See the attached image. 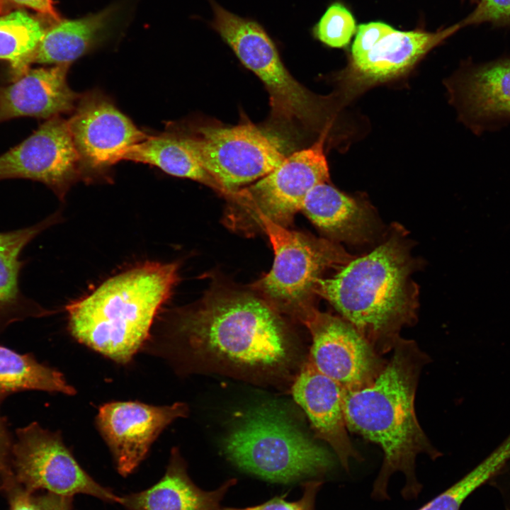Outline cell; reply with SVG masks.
Masks as SVG:
<instances>
[{
    "instance_id": "cell-1",
    "label": "cell",
    "mask_w": 510,
    "mask_h": 510,
    "mask_svg": "<svg viewBox=\"0 0 510 510\" xmlns=\"http://www.w3.org/2000/svg\"><path fill=\"white\" fill-rule=\"evenodd\" d=\"M174 333L198 370L258 383L297 375L301 348L280 314L259 295L217 290L182 312Z\"/></svg>"
},
{
    "instance_id": "cell-2",
    "label": "cell",
    "mask_w": 510,
    "mask_h": 510,
    "mask_svg": "<svg viewBox=\"0 0 510 510\" xmlns=\"http://www.w3.org/2000/svg\"><path fill=\"white\" fill-rule=\"evenodd\" d=\"M383 370L369 385L345 391L344 409L348 430L375 443L384 457L373 497L385 499L391 475L406 477L405 498L416 497L421 485L415 474L419 454L436 459L441 453L431 444L416 418L415 395L429 356L413 340L400 338Z\"/></svg>"
},
{
    "instance_id": "cell-3",
    "label": "cell",
    "mask_w": 510,
    "mask_h": 510,
    "mask_svg": "<svg viewBox=\"0 0 510 510\" xmlns=\"http://www.w3.org/2000/svg\"><path fill=\"white\" fill-rule=\"evenodd\" d=\"M413 261L402 238L392 235L373 251L353 259L330 278H321L316 295L326 299L384 356L416 318Z\"/></svg>"
},
{
    "instance_id": "cell-4",
    "label": "cell",
    "mask_w": 510,
    "mask_h": 510,
    "mask_svg": "<svg viewBox=\"0 0 510 510\" xmlns=\"http://www.w3.org/2000/svg\"><path fill=\"white\" fill-rule=\"evenodd\" d=\"M178 279L176 263L146 262L114 276L67 305L69 332L79 342L127 363L147 339Z\"/></svg>"
},
{
    "instance_id": "cell-5",
    "label": "cell",
    "mask_w": 510,
    "mask_h": 510,
    "mask_svg": "<svg viewBox=\"0 0 510 510\" xmlns=\"http://www.w3.org/2000/svg\"><path fill=\"white\" fill-rule=\"evenodd\" d=\"M222 447L237 468L273 483L317 480L334 464L326 448L272 404L246 411L227 433Z\"/></svg>"
},
{
    "instance_id": "cell-6",
    "label": "cell",
    "mask_w": 510,
    "mask_h": 510,
    "mask_svg": "<svg viewBox=\"0 0 510 510\" xmlns=\"http://www.w3.org/2000/svg\"><path fill=\"white\" fill-rule=\"evenodd\" d=\"M261 230L271 243L274 261L271 271L251 287L278 313L305 326L317 310L313 298L323 272L341 268L353 257L331 241L268 220L262 222Z\"/></svg>"
},
{
    "instance_id": "cell-7",
    "label": "cell",
    "mask_w": 510,
    "mask_h": 510,
    "mask_svg": "<svg viewBox=\"0 0 510 510\" xmlns=\"http://www.w3.org/2000/svg\"><path fill=\"white\" fill-rule=\"evenodd\" d=\"M326 132L309 148L286 157L271 172L229 200L225 222L235 231L250 234L268 220L287 227L317 185L329 179L324 152Z\"/></svg>"
},
{
    "instance_id": "cell-8",
    "label": "cell",
    "mask_w": 510,
    "mask_h": 510,
    "mask_svg": "<svg viewBox=\"0 0 510 510\" xmlns=\"http://www.w3.org/2000/svg\"><path fill=\"white\" fill-rule=\"evenodd\" d=\"M210 26L239 61L264 83L273 117L286 123L313 125L319 122L321 103L298 82L284 66L268 33L257 21L238 16L213 0Z\"/></svg>"
},
{
    "instance_id": "cell-9",
    "label": "cell",
    "mask_w": 510,
    "mask_h": 510,
    "mask_svg": "<svg viewBox=\"0 0 510 510\" xmlns=\"http://www.w3.org/2000/svg\"><path fill=\"white\" fill-rule=\"evenodd\" d=\"M203 169L232 198L238 188L262 178L286 157L279 143L251 123L202 126L177 132Z\"/></svg>"
},
{
    "instance_id": "cell-10",
    "label": "cell",
    "mask_w": 510,
    "mask_h": 510,
    "mask_svg": "<svg viewBox=\"0 0 510 510\" xmlns=\"http://www.w3.org/2000/svg\"><path fill=\"white\" fill-rule=\"evenodd\" d=\"M11 468L15 481L28 492L44 489L70 497L88 494L108 502L120 497L96 482L78 463L58 432L33 422L16 431Z\"/></svg>"
},
{
    "instance_id": "cell-11",
    "label": "cell",
    "mask_w": 510,
    "mask_h": 510,
    "mask_svg": "<svg viewBox=\"0 0 510 510\" xmlns=\"http://www.w3.org/2000/svg\"><path fill=\"white\" fill-rule=\"evenodd\" d=\"M305 327L312 341L307 360L345 391L370 385L387 361L342 317L317 309Z\"/></svg>"
},
{
    "instance_id": "cell-12",
    "label": "cell",
    "mask_w": 510,
    "mask_h": 510,
    "mask_svg": "<svg viewBox=\"0 0 510 510\" xmlns=\"http://www.w3.org/2000/svg\"><path fill=\"white\" fill-rule=\"evenodd\" d=\"M67 121L84 178L102 175L149 137L99 91L81 95Z\"/></svg>"
},
{
    "instance_id": "cell-13",
    "label": "cell",
    "mask_w": 510,
    "mask_h": 510,
    "mask_svg": "<svg viewBox=\"0 0 510 510\" xmlns=\"http://www.w3.org/2000/svg\"><path fill=\"white\" fill-rule=\"evenodd\" d=\"M82 176L79 157L67 120H46L23 141L0 155V180L41 182L62 200Z\"/></svg>"
},
{
    "instance_id": "cell-14",
    "label": "cell",
    "mask_w": 510,
    "mask_h": 510,
    "mask_svg": "<svg viewBox=\"0 0 510 510\" xmlns=\"http://www.w3.org/2000/svg\"><path fill=\"white\" fill-rule=\"evenodd\" d=\"M185 403L153 406L138 402H113L100 407L97 427L108 446L117 470L132 473L159 434L174 420L187 416Z\"/></svg>"
},
{
    "instance_id": "cell-15",
    "label": "cell",
    "mask_w": 510,
    "mask_h": 510,
    "mask_svg": "<svg viewBox=\"0 0 510 510\" xmlns=\"http://www.w3.org/2000/svg\"><path fill=\"white\" fill-rule=\"evenodd\" d=\"M452 86L460 118L475 134L510 123V57L469 66Z\"/></svg>"
},
{
    "instance_id": "cell-16",
    "label": "cell",
    "mask_w": 510,
    "mask_h": 510,
    "mask_svg": "<svg viewBox=\"0 0 510 510\" xmlns=\"http://www.w3.org/2000/svg\"><path fill=\"white\" fill-rule=\"evenodd\" d=\"M291 392L306 413L317 437L329 445L342 466L348 470L350 460H359L361 457L348 434L344 390L307 360L295 378Z\"/></svg>"
},
{
    "instance_id": "cell-17",
    "label": "cell",
    "mask_w": 510,
    "mask_h": 510,
    "mask_svg": "<svg viewBox=\"0 0 510 510\" xmlns=\"http://www.w3.org/2000/svg\"><path fill=\"white\" fill-rule=\"evenodd\" d=\"M69 67L28 68L10 84H0V123L26 116L48 120L74 110L81 95L67 84Z\"/></svg>"
},
{
    "instance_id": "cell-18",
    "label": "cell",
    "mask_w": 510,
    "mask_h": 510,
    "mask_svg": "<svg viewBox=\"0 0 510 510\" xmlns=\"http://www.w3.org/2000/svg\"><path fill=\"white\" fill-rule=\"evenodd\" d=\"M459 29L458 24L436 32L395 28L366 55L351 59L349 77L357 85L366 86L402 75Z\"/></svg>"
},
{
    "instance_id": "cell-19",
    "label": "cell",
    "mask_w": 510,
    "mask_h": 510,
    "mask_svg": "<svg viewBox=\"0 0 510 510\" xmlns=\"http://www.w3.org/2000/svg\"><path fill=\"white\" fill-rule=\"evenodd\" d=\"M237 482L231 478L216 489H202L190 478L185 460L174 448L164 476L156 484L120 497L118 503L127 510H222V500Z\"/></svg>"
},
{
    "instance_id": "cell-20",
    "label": "cell",
    "mask_w": 510,
    "mask_h": 510,
    "mask_svg": "<svg viewBox=\"0 0 510 510\" xmlns=\"http://www.w3.org/2000/svg\"><path fill=\"white\" fill-rule=\"evenodd\" d=\"M119 5L76 19H63L45 29L29 60L33 63L71 64L108 38L119 15Z\"/></svg>"
},
{
    "instance_id": "cell-21",
    "label": "cell",
    "mask_w": 510,
    "mask_h": 510,
    "mask_svg": "<svg viewBox=\"0 0 510 510\" xmlns=\"http://www.w3.org/2000/svg\"><path fill=\"white\" fill-rule=\"evenodd\" d=\"M301 210L319 229L338 240L362 243L375 230V220L368 206L327 183L311 190Z\"/></svg>"
},
{
    "instance_id": "cell-22",
    "label": "cell",
    "mask_w": 510,
    "mask_h": 510,
    "mask_svg": "<svg viewBox=\"0 0 510 510\" xmlns=\"http://www.w3.org/2000/svg\"><path fill=\"white\" fill-rule=\"evenodd\" d=\"M123 159L155 166L169 175L200 182L227 199L230 196L203 169L177 132L149 136L130 147L123 154Z\"/></svg>"
},
{
    "instance_id": "cell-23",
    "label": "cell",
    "mask_w": 510,
    "mask_h": 510,
    "mask_svg": "<svg viewBox=\"0 0 510 510\" xmlns=\"http://www.w3.org/2000/svg\"><path fill=\"white\" fill-rule=\"evenodd\" d=\"M25 390L71 395L76 392L60 372L40 363L30 354H19L0 346V402L8 395Z\"/></svg>"
},
{
    "instance_id": "cell-24",
    "label": "cell",
    "mask_w": 510,
    "mask_h": 510,
    "mask_svg": "<svg viewBox=\"0 0 510 510\" xmlns=\"http://www.w3.org/2000/svg\"><path fill=\"white\" fill-rule=\"evenodd\" d=\"M45 29L40 21L21 10L0 16V60L10 64L13 79L30 68V57Z\"/></svg>"
},
{
    "instance_id": "cell-25",
    "label": "cell",
    "mask_w": 510,
    "mask_h": 510,
    "mask_svg": "<svg viewBox=\"0 0 510 510\" xmlns=\"http://www.w3.org/2000/svg\"><path fill=\"white\" fill-rule=\"evenodd\" d=\"M57 217L53 215L33 226L0 232V317L6 315L18 302L21 251L39 233L56 222Z\"/></svg>"
},
{
    "instance_id": "cell-26",
    "label": "cell",
    "mask_w": 510,
    "mask_h": 510,
    "mask_svg": "<svg viewBox=\"0 0 510 510\" xmlns=\"http://www.w3.org/2000/svg\"><path fill=\"white\" fill-rule=\"evenodd\" d=\"M357 30L356 19L341 1L329 4L312 29L313 37L332 48H343L351 42Z\"/></svg>"
},
{
    "instance_id": "cell-27",
    "label": "cell",
    "mask_w": 510,
    "mask_h": 510,
    "mask_svg": "<svg viewBox=\"0 0 510 510\" xmlns=\"http://www.w3.org/2000/svg\"><path fill=\"white\" fill-rule=\"evenodd\" d=\"M4 489L8 493L9 510H72V498L48 492L37 496L23 489L15 480Z\"/></svg>"
},
{
    "instance_id": "cell-28",
    "label": "cell",
    "mask_w": 510,
    "mask_h": 510,
    "mask_svg": "<svg viewBox=\"0 0 510 510\" xmlns=\"http://www.w3.org/2000/svg\"><path fill=\"white\" fill-rule=\"evenodd\" d=\"M480 485V479L468 472L417 510H460L463 502Z\"/></svg>"
},
{
    "instance_id": "cell-29",
    "label": "cell",
    "mask_w": 510,
    "mask_h": 510,
    "mask_svg": "<svg viewBox=\"0 0 510 510\" xmlns=\"http://www.w3.org/2000/svg\"><path fill=\"white\" fill-rule=\"evenodd\" d=\"M322 482L310 480L304 482L302 485V497L293 502L286 501L284 498L276 497L259 505L244 508L223 507L222 510H314L315 499Z\"/></svg>"
},
{
    "instance_id": "cell-30",
    "label": "cell",
    "mask_w": 510,
    "mask_h": 510,
    "mask_svg": "<svg viewBox=\"0 0 510 510\" xmlns=\"http://www.w3.org/2000/svg\"><path fill=\"white\" fill-rule=\"evenodd\" d=\"M483 23L497 26L510 25V0H480L473 11L458 25L461 28Z\"/></svg>"
},
{
    "instance_id": "cell-31",
    "label": "cell",
    "mask_w": 510,
    "mask_h": 510,
    "mask_svg": "<svg viewBox=\"0 0 510 510\" xmlns=\"http://www.w3.org/2000/svg\"><path fill=\"white\" fill-rule=\"evenodd\" d=\"M395 28L381 21L363 23L357 27L355 39L351 46V59H356L366 55L383 37L392 32Z\"/></svg>"
},
{
    "instance_id": "cell-32",
    "label": "cell",
    "mask_w": 510,
    "mask_h": 510,
    "mask_svg": "<svg viewBox=\"0 0 510 510\" xmlns=\"http://www.w3.org/2000/svg\"><path fill=\"white\" fill-rule=\"evenodd\" d=\"M22 8L32 9L52 23L61 20L52 0H0V16Z\"/></svg>"
},
{
    "instance_id": "cell-33",
    "label": "cell",
    "mask_w": 510,
    "mask_h": 510,
    "mask_svg": "<svg viewBox=\"0 0 510 510\" xmlns=\"http://www.w3.org/2000/svg\"><path fill=\"white\" fill-rule=\"evenodd\" d=\"M13 443L8 431L6 421L0 416V487L13 478L11 468Z\"/></svg>"
}]
</instances>
